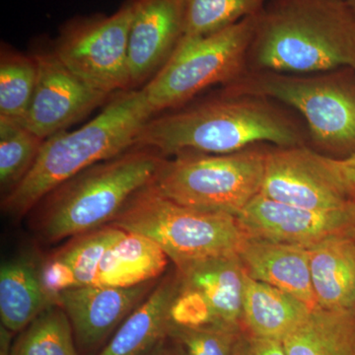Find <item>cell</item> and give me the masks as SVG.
<instances>
[{"instance_id":"1","label":"cell","mask_w":355,"mask_h":355,"mask_svg":"<svg viewBox=\"0 0 355 355\" xmlns=\"http://www.w3.org/2000/svg\"><path fill=\"white\" fill-rule=\"evenodd\" d=\"M272 102L260 96L221 92L188 108L154 116L142 128L135 147L167 156L234 153L260 142L304 146V132Z\"/></svg>"},{"instance_id":"2","label":"cell","mask_w":355,"mask_h":355,"mask_svg":"<svg viewBox=\"0 0 355 355\" xmlns=\"http://www.w3.org/2000/svg\"><path fill=\"white\" fill-rule=\"evenodd\" d=\"M248 70L355 71V10L347 0H268L257 15Z\"/></svg>"},{"instance_id":"3","label":"cell","mask_w":355,"mask_h":355,"mask_svg":"<svg viewBox=\"0 0 355 355\" xmlns=\"http://www.w3.org/2000/svg\"><path fill=\"white\" fill-rule=\"evenodd\" d=\"M154 116L144 88L116 93L83 127L44 140L31 169L2 197L4 214L25 216L67 180L133 148L142 128Z\"/></svg>"},{"instance_id":"4","label":"cell","mask_w":355,"mask_h":355,"mask_svg":"<svg viewBox=\"0 0 355 355\" xmlns=\"http://www.w3.org/2000/svg\"><path fill=\"white\" fill-rule=\"evenodd\" d=\"M165 160L153 149L133 147L67 180L38 205L40 236L58 242L111 223L135 193L153 183Z\"/></svg>"},{"instance_id":"5","label":"cell","mask_w":355,"mask_h":355,"mask_svg":"<svg viewBox=\"0 0 355 355\" xmlns=\"http://www.w3.org/2000/svg\"><path fill=\"white\" fill-rule=\"evenodd\" d=\"M222 92L286 103L304 116L311 139L320 148L345 156L355 153L354 69L316 73L247 70Z\"/></svg>"},{"instance_id":"6","label":"cell","mask_w":355,"mask_h":355,"mask_svg":"<svg viewBox=\"0 0 355 355\" xmlns=\"http://www.w3.org/2000/svg\"><path fill=\"white\" fill-rule=\"evenodd\" d=\"M110 224L153 240L176 268L239 256L248 238L237 217L180 205L158 193L153 184L135 193Z\"/></svg>"},{"instance_id":"7","label":"cell","mask_w":355,"mask_h":355,"mask_svg":"<svg viewBox=\"0 0 355 355\" xmlns=\"http://www.w3.org/2000/svg\"><path fill=\"white\" fill-rule=\"evenodd\" d=\"M266 154L253 146L229 154H177L166 158L153 184L180 205L237 217L260 195Z\"/></svg>"},{"instance_id":"8","label":"cell","mask_w":355,"mask_h":355,"mask_svg":"<svg viewBox=\"0 0 355 355\" xmlns=\"http://www.w3.org/2000/svg\"><path fill=\"white\" fill-rule=\"evenodd\" d=\"M257 15L214 34L184 37L167 64L144 86L154 114L184 106L209 86L222 87L248 70Z\"/></svg>"},{"instance_id":"9","label":"cell","mask_w":355,"mask_h":355,"mask_svg":"<svg viewBox=\"0 0 355 355\" xmlns=\"http://www.w3.org/2000/svg\"><path fill=\"white\" fill-rule=\"evenodd\" d=\"M137 0L116 12L76 16L60 26L53 51L83 80L105 94L132 90L128 39Z\"/></svg>"},{"instance_id":"10","label":"cell","mask_w":355,"mask_h":355,"mask_svg":"<svg viewBox=\"0 0 355 355\" xmlns=\"http://www.w3.org/2000/svg\"><path fill=\"white\" fill-rule=\"evenodd\" d=\"M33 57L37 64L36 87L23 123L41 139L64 132L106 100L108 95L76 76L53 48L40 50Z\"/></svg>"},{"instance_id":"11","label":"cell","mask_w":355,"mask_h":355,"mask_svg":"<svg viewBox=\"0 0 355 355\" xmlns=\"http://www.w3.org/2000/svg\"><path fill=\"white\" fill-rule=\"evenodd\" d=\"M249 237L309 248L338 235H355V200L333 209L294 207L258 195L237 216Z\"/></svg>"},{"instance_id":"12","label":"cell","mask_w":355,"mask_h":355,"mask_svg":"<svg viewBox=\"0 0 355 355\" xmlns=\"http://www.w3.org/2000/svg\"><path fill=\"white\" fill-rule=\"evenodd\" d=\"M160 279L132 287L79 286L60 293L58 304L69 318L77 349H100Z\"/></svg>"},{"instance_id":"13","label":"cell","mask_w":355,"mask_h":355,"mask_svg":"<svg viewBox=\"0 0 355 355\" xmlns=\"http://www.w3.org/2000/svg\"><path fill=\"white\" fill-rule=\"evenodd\" d=\"M186 0H137L128 39L130 89L146 86L184 36Z\"/></svg>"},{"instance_id":"14","label":"cell","mask_w":355,"mask_h":355,"mask_svg":"<svg viewBox=\"0 0 355 355\" xmlns=\"http://www.w3.org/2000/svg\"><path fill=\"white\" fill-rule=\"evenodd\" d=\"M260 195L311 209H338L352 202L318 174L305 146H275L266 150Z\"/></svg>"},{"instance_id":"15","label":"cell","mask_w":355,"mask_h":355,"mask_svg":"<svg viewBox=\"0 0 355 355\" xmlns=\"http://www.w3.org/2000/svg\"><path fill=\"white\" fill-rule=\"evenodd\" d=\"M309 258L307 247L249 236L239 253L249 277L288 292L314 309L317 301L311 282Z\"/></svg>"},{"instance_id":"16","label":"cell","mask_w":355,"mask_h":355,"mask_svg":"<svg viewBox=\"0 0 355 355\" xmlns=\"http://www.w3.org/2000/svg\"><path fill=\"white\" fill-rule=\"evenodd\" d=\"M180 286L177 270L161 277L96 355H146L167 338L172 324L171 308Z\"/></svg>"},{"instance_id":"17","label":"cell","mask_w":355,"mask_h":355,"mask_svg":"<svg viewBox=\"0 0 355 355\" xmlns=\"http://www.w3.org/2000/svg\"><path fill=\"white\" fill-rule=\"evenodd\" d=\"M176 270L182 286L202 294L216 324L243 327L245 270L239 256L207 259Z\"/></svg>"},{"instance_id":"18","label":"cell","mask_w":355,"mask_h":355,"mask_svg":"<svg viewBox=\"0 0 355 355\" xmlns=\"http://www.w3.org/2000/svg\"><path fill=\"white\" fill-rule=\"evenodd\" d=\"M317 307H355V235H338L308 248Z\"/></svg>"},{"instance_id":"19","label":"cell","mask_w":355,"mask_h":355,"mask_svg":"<svg viewBox=\"0 0 355 355\" xmlns=\"http://www.w3.org/2000/svg\"><path fill=\"white\" fill-rule=\"evenodd\" d=\"M312 310L288 292L252 279L245 272L242 324L247 333L282 342Z\"/></svg>"},{"instance_id":"20","label":"cell","mask_w":355,"mask_h":355,"mask_svg":"<svg viewBox=\"0 0 355 355\" xmlns=\"http://www.w3.org/2000/svg\"><path fill=\"white\" fill-rule=\"evenodd\" d=\"M40 266L28 256L3 261L0 268V319L13 333L24 330L49 306L40 277Z\"/></svg>"},{"instance_id":"21","label":"cell","mask_w":355,"mask_h":355,"mask_svg":"<svg viewBox=\"0 0 355 355\" xmlns=\"http://www.w3.org/2000/svg\"><path fill=\"white\" fill-rule=\"evenodd\" d=\"M169 261L153 240L127 232L105 254L92 286L132 287L153 282L162 277Z\"/></svg>"},{"instance_id":"22","label":"cell","mask_w":355,"mask_h":355,"mask_svg":"<svg viewBox=\"0 0 355 355\" xmlns=\"http://www.w3.org/2000/svg\"><path fill=\"white\" fill-rule=\"evenodd\" d=\"M287 355H355V307H316L282 340Z\"/></svg>"},{"instance_id":"23","label":"cell","mask_w":355,"mask_h":355,"mask_svg":"<svg viewBox=\"0 0 355 355\" xmlns=\"http://www.w3.org/2000/svg\"><path fill=\"white\" fill-rule=\"evenodd\" d=\"M10 355H78L73 329L62 306H49L13 343Z\"/></svg>"},{"instance_id":"24","label":"cell","mask_w":355,"mask_h":355,"mask_svg":"<svg viewBox=\"0 0 355 355\" xmlns=\"http://www.w3.org/2000/svg\"><path fill=\"white\" fill-rule=\"evenodd\" d=\"M37 81L33 55H24L6 44L0 51V116L24 121Z\"/></svg>"},{"instance_id":"25","label":"cell","mask_w":355,"mask_h":355,"mask_svg":"<svg viewBox=\"0 0 355 355\" xmlns=\"http://www.w3.org/2000/svg\"><path fill=\"white\" fill-rule=\"evenodd\" d=\"M44 141L22 121L0 116V188L4 196L31 169Z\"/></svg>"},{"instance_id":"26","label":"cell","mask_w":355,"mask_h":355,"mask_svg":"<svg viewBox=\"0 0 355 355\" xmlns=\"http://www.w3.org/2000/svg\"><path fill=\"white\" fill-rule=\"evenodd\" d=\"M268 0H186L187 38L214 34L258 15Z\"/></svg>"},{"instance_id":"27","label":"cell","mask_w":355,"mask_h":355,"mask_svg":"<svg viewBox=\"0 0 355 355\" xmlns=\"http://www.w3.org/2000/svg\"><path fill=\"white\" fill-rule=\"evenodd\" d=\"M125 234L127 231L109 224L76 236L55 254L71 268L78 287L92 286L105 254Z\"/></svg>"},{"instance_id":"28","label":"cell","mask_w":355,"mask_h":355,"mask_svg":"<svg viewBox=\"0 0 355 355\" xmlns=\"http://www.w3.org/2000/svg\"><path fill=\"white\" fill-rule=\"evenodd\" d=\"M243 327L210 324L189 328L171 324L168 338L183 349L187 355H234L236 343Z\"/></svg>"},{"instance_id":"29","label":"cell","mask_w":355,"mask_h":355,"mask_svg":"<svg viewBox=\"0 0 355 355\" xmlns=\"http://www.w3.org/2000/svg\"><path fill=\"white\" fill-rule=\"evenodd\" d=\"M311 165L324 181L347 200H355V153L331 157L306 147Z\"/></svg>"},{"instance_id":"30","label":"cell","mask_w":355,"mask_h":355,"mask_svg":"<svg viewBox=\"0 0 355 355\" xmlns=\"http://www.w3.org/2000/svg\"><path fill=\"white\" fill-rule=\"evenodd\" d=\"M171 321L177 326L189 328L216 324L211 308L202 294L182 284L173 302Z\"/></svg>"},{"instance_id":"31","label":"cell","mask_w":355,"mask_h":355,"mask_svg":"<svg viewBox=\"0 0 355 355\" xmlns=\"http://www.w3.org/2000/svg\"><path fill=\"white\" fill-rule=\"evenodd\" d=\"M40 277L44 291L55 304H58L60 293L78 287L71 268L55 254L42 261L40 266Z\"/></svg>"},{"instance_id":"32","label":"cell","mask_w":355,"mask_h":355,"mask_svg":"<svg viewBox=\"0 0 355 355\" xmlns=\"http://www.w3.org/2000/svg\"><path fill=\"white\" fill-rule=\"evenodd\" d=\"M234 355H287L282 342L259 338L243 330L236 343Z\"/></svg>"},{"instance_id":"33","label":"cell","mask_w":355,"mask_h":355,"mask_svg":"<svg viewBox=\"0 0 355 355\" xmlns=\"http://www.w3.org/2000/svg\"><path fill=\"white\" fill-rule=\"evenodd\" d=\"M146 355H187L183 349L170 338H165L159 343L153 349Z\"/></svg>"},{"instance_id":"34","label":"cell","mask_w":355,"mask_h":355,"mask_svg":"<svg viewBox=\"0 0 355 355\" xmlns=\"http://www.w3.org/2000/svg\"><path fill=\"white\" fill-rule=\"evenodd\" d=\"M13 331L8 330L3 324L0 326V355H10L12 352Z\"/></svg>"},{"instance_id":"35","label":"cell","mask_w":355,"mask_h":355,"mask_svg":"<svg viewBox=\"0 0 355 355\" xmlns=\"http://www.w3.org/2000/svg\"><path fill=\"white\" fill-rule=\"evenodd\" d=\"M347 1H349V2L350 6H352V7H354V10H355V0H347Z\"/></svg>"}]
</instances>
